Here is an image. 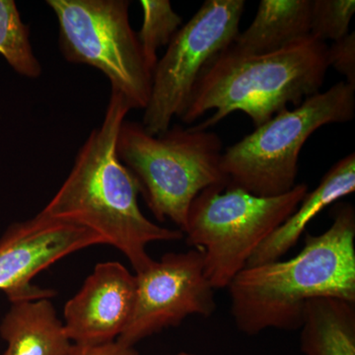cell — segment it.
<instances>
[{"label":"cell","instance_id":"6","mask_svg":"<svg viewBox=\"0 0 355 355\" xmlns=\"http://www.w3.org/2000/svg\"><path fill=\"white\" fill-rule=\"evenodd\" d=\"M355 86L340 81L286 109L222 153L228 183L257 197H277L296 186L301 149L318 128L354 118Z\"/></svg>","mask_w":355,"mask_h":355},{"label":"cell","instance_id":"5","mask_svg":"<svg viewBox=\"0 0 355 355\" xmlns=\"http://www.w3.org/2000/svg\"><path fill=\"white\" fill-rule=\"evenodd\" d=\"M296 184L277 197L261 198L231 184L202 191L191 202L184 230L187 244L202 254L209 284L227 288L261 245L297 209L308 193Z\"/></svg>","mask_w":355,"mask_h":355},{"label":"cell","instance_id":"3","mask_svg":"<svg viewBox=\"0 0 355 355\" xmlns=\"http://www.w3.org/2000/svg\"><path fill=\"white\" fill-rule=\"evenodd\" d=\"M328 48L308 35L263 55H241L225 49L203 70L181 120L191 125L216 110L195 127L207 130L241 111L261 127L288 105L296 108L320 92L330 67Z\"/></svg>","mask_w":355,"mask_h":355},{"label":"cell","instance_id":"2","mask_svg":"<svg viewBox=\"0 0 355 355\" xmlns=\"http://www.w3.org/2000/svg\"><path fill=\"white\" fill-rule=\"evenodd\" d=\"M227 289L236 327L248 336L268 329L300 330L312 299L355 302L354 207L340 203L331 227L319 235L307 233L298 254L246 266Z\"/></svg>","mask_w":355,"mask_h":355},{"label":"cell","instance_id":"4","mask_svg":"<svg viewBox=\"0 0 355 355\" xmlns=\"http://www.w3.org/2000/svg\"><path fill=\"white\" fill-rule=\"evenodd\" d=\"M222 148L219 135L209 130L175 125L153 135L141 123L125 120L116 146L155 218L173 222L183 233L193 200L209 187L228 183Z\"/></svg>","mask_w":355,"mask_h":355},{"label":"cell","instance_id":"8","mask_svg":"<svg viewBox=\"0 0 355 355\" xmlns=\"http://www.w3.org/2000/svg\"><path fill=\"white\" fill-rule=\"evenodd\" d=\"M244 8V0H207L175 34L153 70L141 123L149 135H162L182 118L203 70L239 34Z\"/></svg>","mask_w":355,"mask_h":355},{"label":"cell","instance_id":"18","mask_svg":"<svg viewBox=\"0 0 355 355\" xmlns=\"http://www.w3.org/2000/svg\"><path fill=\"white\" fill-rule=\"evenodd\" d=\"M354 13V0H312L310 35L324 43L338 41L349 34Z\"/></svg>","mask_w":355,"mask_h":355},{"label":"cell","instance_id":"10","mask_svg":"<svg viewBox=\"0 0 355 355\" xmlns=\"http://www.w3.org/2000/svg\"><path fill=\"white\" fill-rule=\"evenodd\" d=\"M105 244L94 231L39 214L16 222L0 238V291L11 303L55 295L51 289L33 286L42 270L85 248Z\"/></svg>","mask_w":355,"mask_h":355},{"label":"cell","instance_id":"16","mask_svg":"<svg viewBox=\"0 0 355 355\" xmlns=\"http://www.w3.org/2000/svg\"><path fill=\"white\" fill-rule=\"evenodd\" d=\"M0 55L19 76H41L43 69L30 42L29 27L13 0H0Z\"/></svg>","mask_w":355,"mask_h":355},{"label":"cell","instance_id":"7","mask_svg":"<svg viewBox=\"0 0 355 355\" xmlns=\"http://www.w3.org/2000/svg\"><path fill=\"white\" fill-rule=\"evenodd\" d=\"M46 4L57 17L58 46L65 60L100 70L130 109H146L153 71L130 25V2L48 0Z\"/></svg>","mask_w":355,"mask_h":355},{"label":"cell","instance_id":"19","mask_svg":"<svg viewBox=\"0 0 355 355\" xmlns=\"http://www.w3.org/2000/svg\"><path fill=\"white\" fill-rule=\"evenodd\" d=\"M329 67L345 76V83L355 86V34H347L328 48Z\"/></svg>","mask_w":355,"mask_h":355},{"label":"cell","instance_id":"13","mask_svg":"<svg viewBox=\"0 0 355 355\" xmlns=\"http://www.w3.org/2000/svg\"><path fill=\"white\" fill-rule=\"evenodd\" d=\"M3 355H67L72 343L49 299L17 301L0 323Z\"/></svg>","mask_w":355,"mask_h":355},{"label":"cell","instance_id":"17","mask_svg":"<svg viewBox=\"0 0 355 355\" xmlns=\"http://www.w3.org/2000/svg\"><path fill=\"white\" fill-rule=\"evenodd\" d=\"M144 13L141 29L137 34L142 53L151 71L157 64V51L168 46L180 30L183 19L173 9L169 0H141Z\"/></svg>","mask_w":355,"mask_h":355},{"label":"cell","instance_id":"20","mask_svg":"<svg viewBox=\"0 0 355 355\" xmlns=\"http://www.w3.org/2000/svg\"><path fill=\"white\" fill-rule=\"evenodd\" d=\"M67 355H139L135 347L114 340L100 345H80L72 343Z\"/></svg>","mask_w":355,"mask_h":355},{"label":"cell","instance_id":"9","mask_svg":"<svg viewBox=\"0 0 355 355\" xmlns=\"http://www.w3.org/2000/svg\"><path fill=\"white\" fill-rule=\"evenodd\" d=\"M135 277L137 300L132 320L116 340L128 347L179 326L189 316L207 318L216 310L214 288L205 277L200 250L166 254Z\"/></svg>","mask_w":355,"mask_h":355},{"label":"cell","instance_id":"12","mask_svg":"<svg viewBox=\"0 0 355 355\" xmlns=\"http://www.w3.org/2000/svg\"><path fill=\"white\" fill-rule=\"evenodd\" d=\"M355 191V154L340 159L324 174L312 193H308L297 209L266 240L248 261L247 266L280 260L295 246L308 224L322 210Z\"/></svg>","mask_w":355,"mask_h":355},{"label":"cell","instance_id":"1","mask_svg":"<svg viewBox=\"0 0 355 355\" xmlns=\"http://www.w3.org/2000/svg\"><path fill=\"white\" fill-rule=\"evenodd\" d=\"M130 110L123 94L111 88L101 125L89 135L69 176L40 214L94 231L127 257L137 275L154 261L149 244L179 241L184 233L153 223L140 209L139 184L116 149Z\"/></svg>","mask_w":355,"mask_h":355},{"label":"cell","instance_id":"14","mask_svg":"<svg viewBox=\"0 0 355 355\" xmlns=\"http://www.w3.org/2000/svg\"><path fill=\"white\" fill-rule=\"evenodd\" d=\"M312 0H261L252 24L228 46L241 55H263L310 35Z\"/></svg>","mask_w":355,"mask_h":355},{"label":"cell","instance_id":"11","mask_svg":"<svg viewBox=\"0 0 355 355\" xmlns=\"http://www.w3.org/2000/svg\"><path fill=\"white\" fill-rule=\"evenodd\" d=\"M137 277L118 261L96 265L83 286L64 306V331L74 345L113 343L132 320Z\"/></svg>","mask_w":355,"mask_h":355},{"label":"cell","instance_id":"21","mask_svg":"<svg viewBox=\"0 0 355 355\" xmlns=\"http://www.w3.org/2000/svg\"><path fill=\"white\" fill-rule=\"evenodd\" d=\"M173 355H196V354H190V352H179V354H173Z\"/></svg>","mask_w":355,"mask_h":355},{"label":"cell","instance_id":"15","mask_svg":"<svg viewBox=\"0 0 355 355\" xmlns=\"http://www.w3.org/2000/svg\"><path fill=\"white\" fill-rule=\"evenodd\" d=\"M300 331L304 355H355V302L312 299L306 306Z\"/></svg>","mask_w":355,"mask_h":355}]
</instances>
